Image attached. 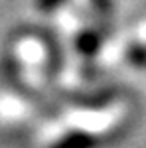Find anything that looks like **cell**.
I'll return each mask as SVG.
<instances>
[{
	"label": "cell",
	"mask_w": 146,
	"mask_h": 148,
	"mask_svg": "<svg viewBox=\"0 0 146 148\" xmlns=\"http://www.w3.org/2000/svg\"><path fill=\"white\" fill-rule=\"evenodd\" d=\"M95 12L103 18H111L114 12V0H91Z\"/></svg>",
	"instance_id": "277c9868"
},
{
	"label": "cell",
	"mask_w": 146,
	"mask_h": 148,
	"mask_svg": "<svg viewBox=\"0 0 146 148\" xmlns=\"http://www.w3.org/2000/svg\"><path fill=\"white\" fill-rule=\"evenodd\" d=\"M36 10L42 12V14H51L56 12L57 8H61L65 4V0H34Z\"/></svg>",
	"instance_id": "5b68a950"
},
{
	"label": "cell",
	"mask_w": 146,
	"mask_h": 148,
	"mask_svg": "<svg viewBox=\"0 0 146 148\" xmlns=\"http://www.w3.org/2000/svg\"><path fill=\"white\" fill-rule=\"evenodd\" d=\"M126 61L134 69H146V46L140 42H132L126 47Z\"/></svg>",
	"instance_id": "3957f363"
},
{
	"label": "cell",
	"mask_w": 146,
	"mask_h": 148,
	"mask_svg": "<svg viewBox=\"0 0 146 148\" xmlns=\"http://www.w3.org/2000/svg\"><path fill=\"white\" fill-rule=\"evenodd\" d=\"M101 146V138L93 134L89 130H69L61 138H57L49 148H99Z\"/></svg>",
	"instance_id": "6da1fadb"
},
{
	"label": "cell",
	"mask_w": 146,
	"mask_h": 148,
	"mask_svg": "<svg viewBox=\"0 0 146 148\" xmlns=\"http://www.w3.org/2000/svg\"><path fill=\"white\" fill-rule=\"evenodd\" d=\"M73 46H75L79 56L95 57L103 46V36L97 30H93V28H85V30L77 32L75 40H73Z\"/></svg>",
	"instance_id": "7a4b0ae2"
}]
</instances>
